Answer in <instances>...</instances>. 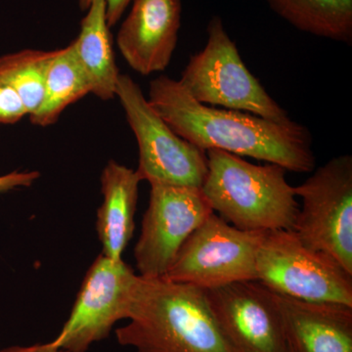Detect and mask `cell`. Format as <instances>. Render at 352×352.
I'll list each match as a JSON object with an SVG mask.
<instances>
[{"mask_svg":"<svg viewBox=\"0 0 352 352\" xmlns=\"http://www.w3.org/2000/svg\"><path fill=\"white\" fill-rule=\"evenodd\" d=\"M117 45L136 73L149 76L168 68L182 25V0H132Z\"/></svg>","mask_w":352,"mask_h":352,"instance_id":"cell-12","label":"cell"},{"mask_svg":"<svg viewBox=\"0 0 352 352\" xmlns=\"http://www.w3.org/2000/svg\"><path fill=\"white\" fill-rule=\"evenodd\" d=\"M116 97L138 141L136 173L141 182L201 188L208 173L207 153L178 136L131 76L120 75Z\"/></svg>","mask_w":352,"mask_h":352,"instance_id":"cell-6","label":"cell"},{"mask_svg":"<svg viewBox=\"0 0 352 352\" xmlns=\"http://www.w3.org/2000/svg\"><path fill=\"white\" fill-rule=\"evenodd\" d=\"M0 352H69L64 351V349H57L53 346L50 342L46 344H36L32 346H13L6 347Z\"/></svg>","mask_w":352,"mask_h":352,"instance_id":"cell-22","label":"cell"},{"mask_svg":"<svg viewBox=\"0 0 352 352\" xmlns=\"http://www.w3.org/2000/svg\"><path fill=\"white\" fill-rule=\"evenodd\" d=\"M149 206L134 248L139 276L160 278L191 234L214 212L201 188L151 184Z\"/></svg>","mask_w":352,"mask_h":352,"instance_id":"cell-10","label":"cell"},{"mask_svg":"<svg viewBox=\"0 0 352 352\" xmlns=\"http://www.w3.org/2000/svg\"><path fill=\"white\" fill-rule=\"evenodd\" d=\"M138 275L120 261L100 254L88 270L69 318L50 344L69 352H87L107 339L127 318Z\"/></svg>","mask_w":352,"mask_h":352,"instance_id":"cell-9","label":"cell"},{"mask_svg":"<svg viewBox=\"0 0 352 352\" xmlns=\"http://www.w3.org/2000/svg\"><path fill=\"white\" fill-rule=\"evenodd\" d=\"M256 267V281L273 293L352 307V274L328 254L307 247L294 231L263 232Z\"/></svg>","mask_w":352,"mask_h":352,"instance_id":"cell-5","label":"cell"},{"mask_svg":"<svg viewBox=\"0 0 352 352\" xmlns=\"http://www.w3.org/2000/svg\"><path fill=\"white\" fill-rule=\"evenodd\" d=\"M207 34L205 47L190 57L178 80L184 89L204 105L221 106L278 124L292 120L247 68L219 16L210 20Z\"/></svg>","mask_w":352,"mask_h":352,"instance_id":"cell-4","label":"cell"},{"mask_svg":"<svg viewBox=\"0 0 352 352\" xmlns=\"http://www.w3.org/2000/svg\"><path fill=\"white\" fill-rule=\"evenodd\" d=\"M206 153L201 190L214 212L240 230L294 231L300 205L283 166H258L219 149Z\"/></svg>","mask_w":352,"mask_h":352,"instance_id":"cell-3","label":"cell"},{"mask_svg":"<svg viewBox=\"0 0 352 352\" xmlns=\"http://www.w3.org/2000/svg\"><path fill=\"white\" fill-rule=\"evenodd\" d=\"M27 115L19 95L13 88L0 82V126L16 124Z\"/></svg>","mask_w":352,"mask_h":352,"instance_id":"cell-19","label":"cell"},{"mask_svg":"<svg viewBox=\"0 0 352 352\" xmlns=\"http://www.w3.org/2000/svg\"><path fill=\"white\" fill-rule=\"evenodd\" d=\"M274 295L289 351L352 352V307Z\"/></svg>","mask_w":352,"mask_h":352,"instance_id":"cell-13","label":"cell"},{"mask_svg":"<svg viewBox=\"0 0 352 352\" xmlns=\"http://www.w3.org/2000/svg\"><path fill=\"white\" fill-rule=\"evenodd\" d=\"M205 293L238 352H289L274 293L263 284L245 280L206 289Z\"/></svg>","mask_w":352,"mask_h":352,"instance_id":"cell-11","label":"cell"},{"mask_svg":"<svg viewBox=\"0 0 352 352\" xmlns=\"http://www.w3.org/2000/svg\"><path fill=\"white\" fill-rule=\"evenodd\" d=\"M91 94L87 76L72 46L56 50L46 75L43 100L30 120L34 126H53L72 104Z\"/></svg>","mask_w":352,"mask_h":352,"instance_id":"cell-17","label":"cell"},{"mask_svg":"<svg viewBox=\"0 0 352 352\" xmlns=\"http://www.w3.org/2000/svg\"><path fill=\"white\" fill-rule=\"evenodd\" d=\"M302 198L294 232L352 274V157L342 155L319 166L294 187Z\"/></svg>","mask_w":352,"mask_h":352,"instance_id":"cell-7","label":"cell"},{"mask_svg":"<svg viewBox=\"0 0 352 352\" xmlns=\"http://www.w3.org/2000/svg\"><path fill=\"white\" fill-rule=\"evenodd\" d=\"M100 180L103 201L97 210L96 231L102 254L120 261L133 236L141 179L136 170L111 160L102 171Z\"/></svg>","mask_w":352,"mask_h":352,"instance_id":"cell-14","label":"cell"},{"mask_svg":"<svg viewBox=\"0 0 352 352\" xmlns=\"http://www.w3.org/2000/svg\"><path fill=\"white\" fill-rule=\"evenodd\" d=\"M289 352H292L291 351H289Z\"/></svg>","mask_w":352,"mask_h":352,"instance_id":"cell-23","label":"cell"},{"mask_svg":"<svg viewBox=\"0 0 352 352\" xmlns=\"http://www.w3.org/2000/svg\"><path fill=\"white\" fill-rule=\"evenodd\" d=\"M263 232L240 230L212 212L183 244L164 278L201 289L256 280Z\"/></svg>","mask_w":352,"mask_h":352,"instance_id":"cell-8","label":"cell"},{"mask_svg":"<svg viewBox=\"0 0 352 352\" xmlns=\"http://www.w3.org/2000/svg\"><path fill=\"white\" fill-rule=\"evenodd\" d=\"M80 22V34L69 45L87 76L91 94L102 101L116 98L120 72L107 22L105 0H94Z\"/></svg>","mask_w":352,"mask_h":352,"instance_id":"cell-15","label":"cell"},{"mask_svg":"<svg viewBox=\"0 0 352 352\" xmlns=\"http://www.w3.org/2000/svg\"><path fill=\"white\" fill-rule=\"evenodd\" d=\"M298 31L352 43V0H264Z\"/></svg>","mask_w":352,"mask_h":352,"instance_id":"cell-16","label":"cell"},{"mask_svg":"<svg viewBox=\"0 0 352 352\" xmlns=\"http://www.w3.org/2000/svg\"><path fill=\"white\" fill-rule=\"evenodd\" d=\"M39 177H41V173L36 170L12 171V173L0 175V193L22 188V187H31Z\"/></svg>","mask_w":352,"mask_h":352,"instance_id":"cell-20","label":"cell"},{"mask_svg":"<svg viewBox=\"0 0 352 352\" xmlns=\"http://www.w3.org/2000/svg\"><path fill=\"white\" fill-rule=\"evenodd\" d=\"M126 320L116 339L136 352H238L192 285L138 275Z\"/></svg>","mask_w":352,"mask_h":352,"instance_id":"cell-2","label":"cell"},{"mask_svg":"<svg viewBox=\"0 0 352 352\" xmlns=\"http://www.w3.org/2000/svg\"><path fill=\"white\" fill-rule=\"evenodd\" d=\"M94 0H78V6L82 11H87ZM107 6V22L109 27H113L119 22L127 6L132 0H105Z\"/></svg>","mask_w":352,"mask_h":352,"instance_id":"cell-21","label":"cell"},{"mask_svg":"<svg viewBox=\"0 0 352 352\" xmlns=\"http://www.w3.org/2000/svg\"><path fill=\"white\" fill-rule=\"evenodd\" d=\"M148 102L178 136L204 151L219 149L251 157L293 173L314 170L311 134L294 120L278 124L252 113L204 105L166 76L150 82Z\"/></svg>","mask_w":352,"mask_h":352,"instance_id":"cell-1","label":"cell"},{"mask_svg":"<svg viewBox=\"0 0 352 352\" xmlns=\"http://www.w3.org/2000/svg\"><path fill=\"white\" fill-rule=\"evenodd\" d=\"M55 54L56 50H24L0 56V82L19 95L28 116L41 105L46 75Z\"/></svg>","mask_w":352,"mask_h":352,"instance_id":"cell-18","label":"cell"}]
</instances>
